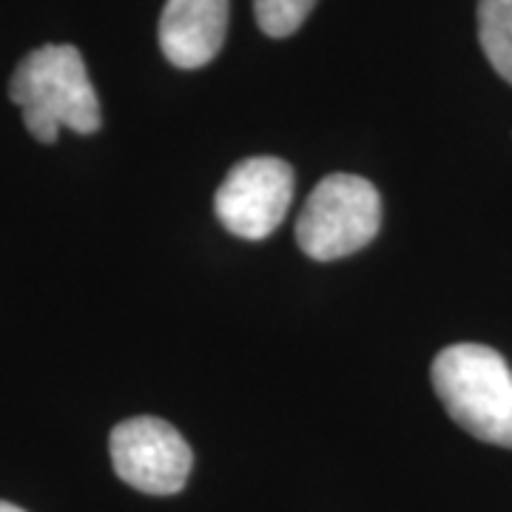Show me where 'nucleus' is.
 <instances>
[{
	"label": "nucleus",
	"instance_id": "nucleus-1",
	"mask_svg": "<svg viewBox=\"0 0 512 512\" xmlns=\"http://www.w3.org/2000/svg\"><path fill=\"white\" fill-rule=\"evenodd\" d=\"M9 97L40 143H55L63 126L77 134H94L103 123L86 63L69 43L40 46L23 57L9 80Z\"/></svg>",
	"mask_w": 512,
	"mask_h": 512
},
{
	"label": "nucleus",
	"instance_id": "nucleus-8",
	"mask_svg": "<svg viewBox=\"0 0 512 512\" xmlns=\"http://www.w3.org/2000/svg\"><path fill=\"white\" fill-rule=\"evenodd\" d=\"M316 0H254L259 29L268 37L293 35L313 12Z\"/></svg>",
	"mask_w": 512,
	"mask_h": 512
},
{
	"label": "nucleus",
	"instance_id": "nucleus-7",
	"mask_svg": "<svg viewBox=\"0 0 512 512\" xmlns=\"http://www.w3.org/2000/svg\"><path fill=\"white\" fill-rule=\"evenodd\" d=\"M478 40L490 66L512 86V0H478Z\"/></svg>",
	"mask_w": 512,
	"mask_h": 512
},
{
	"label": "nucleus",
	"instance_id": "nucleus-3",
	"mask_svg": "<svg viewBox=\"0 0 512 512\" xmlns=\"http://www.w3.org/2000/svg\"><path fill=\"white\" fill-rule=\"evenodd\" d=\"M382 228V197L376 185L353 174H330L311 191L299 220L296 242L319 262L362 251Z\"/></svg>",
	"mask_w": 512,
	"mask_h": 512
},
{
	"label": "nucleus",
	"instance_id": "nucleus-4",
	"mask_svg": "<svg viewBox=\"0 0 512 512\" xmlns=\"http://www.w3.org/2000/svg\"><path fill=\"white\" fill-rule=\"evenodd\" d=\"M109 450L117 476L148 495L180 493L194 464L188 441L154 416L120 421L111 430Z\"/></svg>",
	"mask_w": 512,
	"mask_h": 512
},
{
	"label": "nucleus",
	"instance_id": "nucleus-6",
	"mask_svg": "<svg viewBox=\"0 0 512 512\" xmlns=\"http://www.w3.org/2000/svg\"><path fill=\"white\" fill-rule=\"evenodd\" d=\"M160 49L177 69H202L228 35V0H165Z\"/></svg>",
	"mask_w": 512,
	"mask_h": 512
},
{
	"label": "nucleus",
	"instance_id": "nucleus-9",
	"mask_svg": "<svg viewBox=\"0 0 512 512\" xmlns=\"http://www.w3.org/2000/svg\"><path fill=\"white\" fill-rule=\"evenodd\" d=\"M0 512H26V510H20V507H15V504H9V501H0Z\"/></svg>",
	"mask_w": 512,
	"mask_h": 512
},
{
	"label": "nucleus",
	"instance_id": "nucleus-2",
	"mask_svg": "<svg viewBox=\"0 0 512 512\" xmlns=\"http://www.w3.org/2000/svg\"><path fill=\"white\" fill-rule=\"evenodd\" d=\"M430 379L458 427L512 450V370L498 350L476 342L450 345L433 359Z\"/></svg>",
	"mask_w": 512,
	"mask_h": 512
},
{
	"label": "nucleus",
	"instance_id": "nucleus-5",
	"mask_svg": "<svg viewBox=\"0 0 512 512\" xmlns=\"http://www.w3.org/2000/svg\"><path fill=\"white\" fill-rule=\"evenodd\" d=\"M293 168L279 157H248L222 180L214 197L217 217L234 237L265 239L288 217Z\"/></svg>",
	"mask_w": 512,
	"mask_h": 512
}]
</instances>
